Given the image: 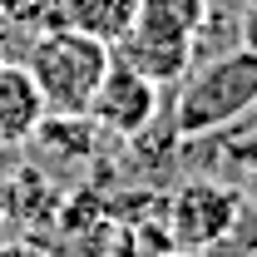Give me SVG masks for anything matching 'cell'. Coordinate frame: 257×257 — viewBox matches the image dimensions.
<instances>
[{
	"label": "cell",
	"instance_id": "1",
	"mask_svg": "<svg viewBox=\"0 0 257 257\" xmlns=\"http://www.w3.org/2000/svg\"><path fill=\"white\" fill-rule=\"evenodd\" d=\"M109 64H114V50L104 40H89L69 25L40 30L30 40V55H25V69L40 84V99L50 114H89Z\"/></svg>",
	"mask_w": 257,
	"mask_h": 257
},
{
	"label": "cell",
	"instance_id": "2",
	"mask_svg": "<svg viewBox=\"0 0 257 257\" xmlns=\"http://www.w3.org/2000/svg\"><path fill=\"white\" fill-rule=\"evenodd\" d=\"M247 109H257V55L247 45H237L218 60H208L203 69H188L178 104H173V124L183 139H198V134L227 128Z\"/></svg>",
	"mask_w": 257,
	"mask_h": 257
},
{
	"label": "cell",
	"instance_id": "3",
	"mask_svg": "<svg viewBox=\"0 0 257 257\" xmlns=\"http://www.w3.org/2000/svg\"><path fill=\"white\" fill-rule=\"evenodd\" d=\"M237 223V193L213 178H188L168 198V237L188 252L218 247Z\"/></svg>",
	"mask_w": 257,
	"mask_h": 257
},
{
	"label": "cell",
	"instance_id": "4",
	"mask_svg": "<svg viewBox=\"0 0 257 257\" xmlns=\"http://www.w3.org/2000/svg\"><path fill=\"white\" fill-rule=\"evenodd\" d=\"M89 119H94V128H109L119 139H139L159 119V84L144 79L139 69H128L124 60H114L89 104Z\"/></svg>",
	"mask_w": 257,
	"mask_h": 257
},
{
	"label": "cell",
	"instance_id": "5",
	"mask_svg": "<svg viewBox=\"0 0 257 257\" xmlns=\"http://www.w3.org/2000/svg\"><path fill=\"white\" fill-rule=\"evenodd\" d=\"M45 99L25 60H0V144H25L45 124Z\"/></svg>",
	"mask_w": 257,
	"mask_h": 257
},
{
	"label": "cell",
	"instance_id": "6",
	"mask_svg": "<svg viewBox=\"0 0 257 257\" xmlns=\"http://www.w3.org/2000/svg\"><path fill=\"white\" fill-rule=\"evenodd\" d=\"M114 60H124L128 69H139L144 79L154 84H183L193 69V45H178V40H154V35L128 30L119 45H114Z\"/></svg>",
	"mask_w": 257,
	"mask_h": 257
},
{
	"label": "cell",
	"instance_id": "7",
	"mask_svg": "<svg viewBox=\"0 0 257 257\" xmlns=\"http://www.w3.org/2000/svg\"><path fill=\"white\" fill-rule=\"evenodd\" d=\"M134 20H139V0H60V25L104 40L109 50L134 30Z\"/></svg>",
	"mask_w": 257,
	"mask_h": 257
},
{
	"label": "cell",
	"instance_id": "8",
	"mask_svg": "<svg viewBox=\"0 0 257 257\" xmlns=\"http://www.w3.org/2000/svg\"><path fill=\"white\" fill-rule=\"evenodd\" d=\"M203 25H208V0H139V20H134L139 35L178 40V45H193Z\"/></svg>",
	"mask_w": 257,
	"mask_h": 257
},
{
	"label": "cell",
	"instance_id": "9",
	"mask_svg": "<svg viewBox=\"0 0 257 257\" xmlns=\"http://www.w3.org/2000/svg\"><path fill=\"white\" fill-rule=\"evenodd\" d=\"M0 15H5L10 25L50 30V15H60V0H0Z\"/></svg>",
	"mask_w": 257,
	"mask_h": 257
},
{
	"label": "cell",
	"instance_id": "10",
	"mask_svg": "<svg viewBox=\"0 0 257 257\" xmlns=\"http://www.w3.org/2000/svg\"><path fill=\"white\" fill-rule=\"evenodd\" d=\"M242 45L257 55V0L247 5V15H242Z\"/></svg>",
	"mask_w": 257,
	"mask_h": 257
},
{
	"label": "cell",
	"instance_id": "11",
	"mask_svg": "<svg viewBox=\"0 0 257 257\" xmlns=\"http://www.w3.org/2000/svg\"><path fill=\"white\" fill-rule=\"evenodd\" d=\"M0 257H50V252H45V247H35V242H5Z\"/></svg>",
	"mask_w": 257,
	"mask_h": 257
},
{
	"label": "cell",
	"instance_id": "12",
	"mask_svg": "<svg viewBox=\"0 0 257 257\" xmlns=\"http://www.w3.org/2000/svg\"><path fill=\"white\" fill-rule=\"evenodd\" d=\"M163 257H208V252H188V247H173V252H163Z\"/></svg>",
	"mask_w": 257,
	"mask_h": 257
},
{
	"label": "cell",
	"instance_id": "13",
	"mask_svg": "<svg viewBox=\"0 0 257 257\" xmlns=\"http://www.w3.org/2000/svg\"><path fill=\"white\" fill-rule=\"evenodd\" d=\"M0 227H5V198H0Z\"/></svg>",
	"mask_w": 257,
	"mask_h": 257
},
{
	"label": "cell",
	"instance_id": "14",
	"mask_svg": "<svg viewBox=\"0 0 257 257\" xmlns=\"http://www.w3.org/2000/svg\"><path fill=\"white\" fill-rule=\"evenodd\" d=\"M252 257H257V247H252Z\"/></svg>",
	"mask_w": 257,
	"mask_h": 257
}]
</instances>
